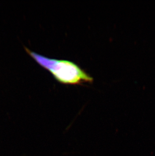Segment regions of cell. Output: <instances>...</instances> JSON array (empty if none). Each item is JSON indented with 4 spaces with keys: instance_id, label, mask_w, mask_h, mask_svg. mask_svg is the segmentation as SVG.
I'll return each mask as SVG.
<instances>
[{
    "instance_id": "1",
    "label": "cell",
    "mask_w": 155,
    "mask_h": 156,
    "mask_svg": "<svg viewBox=\"0 0 155 156\" xmlns=\"http://www.w3.org/2000/svg\"><path fill=\"white\" fill-rule=\"evenodd\" d=\"M24 49L37 63L49 71L60 83L76 86L93 82L92 77L74 62L66 60L50 59L33 52L25 46Z\"/></svg>"
}]
</instances>
